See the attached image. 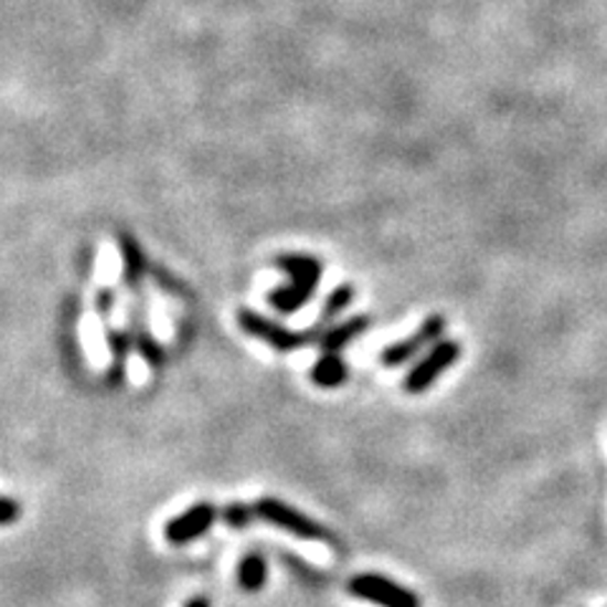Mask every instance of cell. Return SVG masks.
<instances>
[{"instance_id":"cell-1","label":"cell","mask_w":607,"mask_h":607,"mask_svg":"<svg viewBox=\"0 0 607 607\" xmlns=\"http://www.w3.org/2000/svg\"><path fill=\"white\" fill-rule=\"evenodd\" d=\"M276 268H281L291 276L289 286H279L268 294V303H271L274 311H279L284 317L297 315L299 309L307 307L319 289V281H322L324 266L319 258L307 256V254H284L276 258Z\"/></svg>"},{"instance_id":"cell-2","label":"cell","mask_w":607,"mask_h":607,"mask_svg":"<svg viewBox=\"0 0 607 607\" xmlns=\"http://www.w3.org/2000/svg\"><path fill=\"white\" fill-rule=\"evenodd\" d=\"M236 319L243 332L254 337V340H262L264 344L271 347L274 352H281V354L297 352L301 347L315 344L322 340V334L327 332L322 324H315L311 329H307V332H294V329L276 324L274 319L258 315L254 309H238Z\"/></svg>"},{"instance_id":"cell-3","label":"cell","mask_w":607,"mask_h":607,"mask_svg":"<svg viewBox=\"0 0 607 607\" xmlns=\"http://www.w3.org/2000/svg\"><path fill=\"white\" fill-rule=\"evenodd\" d=\"M256 514L258 519H264V522L281 529V532L299 536V540L332 542V534H329L322 524L315 522V519H309L307 514H301V511H297L291 504H286L281 499H262L256 504Z\"/></svg>"},{"instance_id":"cell-4","label":"cell","mask_w":607,"mask_h":607,"mask_svg":"<svg viewBox=\"0 0 607 607\" xmlns=\"http://www.w3.org/2000/svg\"><path fill=\"white\" fill-rule=\"evenodd\" d=\"M461 358V344L456 340H440L425 352V358L418 360V364H413L411 372H407L403 380L405 393L411 395H420L425 390H430L433 383L448 372L454 364Z\"/></svg>"},{"instance_id":"cell-5","label":"cell","mask_w":607,"mask_h":607,"mask_svg":"<svg viewBox=\"0 0 607 607\" xmlns=\"http://www.w3.org/2000/svg\"><path fill=\"white\" fill-rule=\"evenodd\" d=\"M347 589L360 600H368L377 607H420V597L413 589L403 587L395 579L383 575H358L350 579Z\"/></svg>"},{"instance_id":"cell-6","label":"cell","mask_w":607,"mask_h":607,"mask_svg":"<svg viewBox=\"0 0 607 607\" xmlns=\"http://www.w3.org/2000/svg\"><path fill=\"white\" fill-rule=\"evenodd\" d=\"M444 332H446V319L438 315L428 317L411 337H407V340H397L390 347H385V350L380 352V364H383V368H403L405 362L415 360L420 352L430 350L433 344L444 340Z\"/></svg>"},{"instance_id":"cell-7","label":"cell","mask_w":607,"mask_h":607,"mask_svg":"<svg viewBox=\"0 0 607 607\" xmlns=\"http://www.w3.org/2000/svg\"><path fill=\"white\" fill-rule=\"evenodd\" d=\"M215 519H219V509L211 501H198L188 511L170 519L168 526H164V540L170 544H188L201 540L203 534L211 532Z\"/></svg>"},{"instance_id":"cell-8","label":"cell","mask_w":607,"mask_h":607,"mask_svg":"<svg viewBox=\"0 0 607 607\" xmlns=\"http://www.w3.org/2000/svg\"><path fill=\"white\" fill-rule=\"evenodd\" d=\"M119 254H121V284L127 286L129 294L142 289L145 271H147L142 248L137 246V241L132 236L119 233Z\"/></svg>"},{"instance_id":"cell-9","label":"cell","mask_w":607,"mask_h":607,"mask_svg":"<svg viewBox=\"0 0 607 607\" xmlns=\"http://www.w3.org/2000/svg\"><path fill=\"white\" fill-rule=\"evenodd\" d=\"M368 329H370V317L360 315V317L344 319V322L332 324L327 329L322 340H319V347H322V352H340L352 340H358L360 334L368 332Z\"/></svg>"},{"instance_id":"cell-10","label":"cell","mask_w":607,"mask_h":607,"mask_svg":"<svg viewBox=\"0 0 607 607\" xmlns=\"http://www.w3.org/2000/svg\"><path fill=\"white\" fill-rule=\"evenodd\" d=\"M347 377H350V370H347V362L340 358V352H322V358L311 368V380L324 390L340 387L347 383Z\"/></svg>"},{"instance_id":"cell-11","label":"cell","mask_w":607,"mask_h":607,"mask_svg":"<svg viewBox=\"0 0 607 607\" xmlns=\"http://www.w3.org/2000/svg\"><path fill=\"white\" fill-rule=\"evenodd\" d=\"M266 579H268V565H266L264 554H258V552L246 554L238 565L241 589H246V593H258V589L266 585Z\"/></svg>"},{"instance_id":"cell-12","label":"cell","mask_w":607,"mask_h":607,"mask_svg":"<svg viewBox=\"0 0 607 607\" xmlns=\"http://www.w3.org/2000/svg\"><path fill=\"white\" fill-rule=\"evenodd\" d=\"M354 297H358V291H354L352 284L344 281V284L337 286V289L327 297L324 307H322V315H319V319H317V324H322L324 329L332 327L334 319L340 315H344V309L350 307V303L354 301Z\"/></svg>"},{"instance_id":"cell-13","label":"cell","mask_w":607,"mask_h":607,"mask_svg":"<svg viewBox=\"0 0 607 607\" xmlns=\"http://www.w3.org/2000/svg\"><path fill=\"white\" fill-rule=\"evenodd\" d=\"M256 507H246V504H231L223 509V522L228 524L231 529H248L251 522H254Z\"/></svg>"},{"instance_id":"cell-14","label":"cell","mask_w":607,"mask_h":607,"mask_svg":"<svg viewBox=\"0 0 607 607\" xmlns=\"http://www.w3.org/2000/svg\"><path fill=\"white\" fill-rule=\"evenodd\" d=\"M117 307V291L109 289V286H104L97 294V315L102 317V324L107 327L111 324V311Z\"/></svg>"},{"instance_id":"cell-15","label":"cell","mask_w":607,"mask_h":607,"mask_svg":"<svg viewBox=\"0 0 607 607\" xmlns=\"http://www.w3.org/2000/svg\"><path fill=\"white\" fill-rule=\"evenodd\" d=\"M19 517H21V507L15 504L11 497H6L3 499V517H0V522H3V526H11Z\"/></svg>"},{"instance_id":"cell-16","label":"cell","mask_w":607,"mask_h":607,"mask_svg":"<svg viewBox=\"0 0 607 607\" xmlns=\"http://www.w3.org/2000/svg\"><path fill=\"white\" fill-rule=\"evenodd\" d=\"M185 607H211V603H207L205 597H193V600H188Z\"/></svg>"}]
</instances>
